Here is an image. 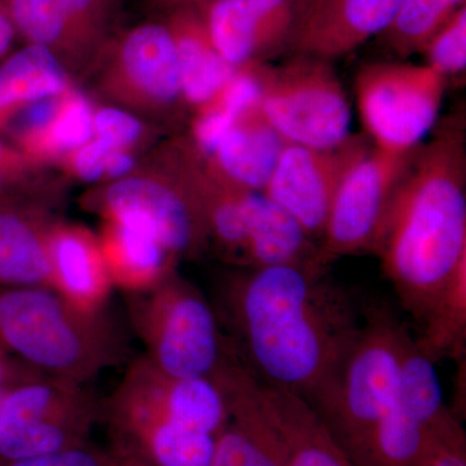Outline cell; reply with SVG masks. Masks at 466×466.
<instances>
[{
	"mask_svg": "<svg viewBox=\"0 0 466 466\" xmlns=\"http://www.w3.org/2000/svg\"><path fill=\"white\" fill-rule=\"evenodd\" d=\"M214 309L229 348L257 381L311 403L363 324L367 303L328 267H232Z\"/></svg>",
	"mask_w": 466,
	"mask_h": 466,
	"instance_id": "1",
	"label": "cell"
},
{
	"mask_svg": "<svg viewBox=\"0 0 466 466\" xmlns=\"http://www.w3.org/2000/svg\"><path fill=\"white\" fill-rule=\"evenodd\" d=\"M433 131L410 156L375 251L419 325L466 262L464 118L450 116Z\"/></svg>",
	"mask_w": 466,
	"mask_h": 466,
	"instance_id": "2",
	"label": "cell"
},
{
	"mask_svg": "<svg viewBox=\"0 0 466 466\" xmlns=\"http://www.w3.org/2000/svg\"><path fill=\"white\" fill-rule=\"evenodd\" d=\"M0 346L43 376L86 385L127 355L124 333L51 288L0 285Z\"/></svg>",
	"mask_w": 466,
	"mask_h": 466,
	"instance_id": "3",
	"label": "cell"
},
{
	"mask_svg": "<svg viewBox=\"0 0 466 466\" xmlns=\"http://www.w3.org/2000/svg\"><path fill=\"white\" fill-rule=\"evenodd\" d=\"M79 205L99 218L127 216L140 220L179 262L200 259L210 250L183 134L159 142L127 177L88 187Z\"/></svg>",
	"mask_w": 466,
	"mask_h": 466,
	"instance_id": "4",
	"label": "cell"
},
{
	"mask_svg": "<svg viewBox=\"0 0 466 466\" xmlns=\"http://www.w3.org/2000/svg\"><path fill=\"white\" fill-rule=\"evenodd\" d=\"M407 325L388 306L367 305L363 324L336 373L309 406L346 452L397 400Z\"/></svg>",
	"mask_w": 466,
	"mask_h": 466,
	"instance_id": "5",
	"label": "cell"
},
{
	"mask_svg": "<svg viewBox=\"0 0 466 466\" xmlns=\"http://www.w3.org/2000/svg\"><path fill=\"white\" fill-rule=\"evenodd\" d=\"M86 79L92 99L128 110L167 134L188 124L173 35L161 16L110 34Z\"/></svg>",
	"mask_w": 466,
	"mask_h": 466,
	"instance_id": "6",
	"label": "cell"
},
{
	"mask_svg": "<svg viewBox=\"0 0 466 466\" xmlns=\"http://www.w3.org/2000/svg\"><path fill=\"white\" fill-rule=\"evenodd\" d=\"M126 306L144 357L168 375L213 380L231 355L213 302L177 271L148 290L126 294Z\"/></svg>",
	"mask_w": 466,
	"mask_h": 466,
	"instance_id": "7",
	"label": "cell"
},
{
	"mask_svg": "<svg viewBox=\"0 0 466 466\" xmlns=\"http://www.w3.org/2000/svg\"><path fill=\"white\" fill-rule=\"evenodd\" d=\"M260 64L259 110L287 144L329 149L351 135V106L334 63L290 54Z\"/></svg>",
	"mask_w": 466,
	"mask_h": 466,
	"instance_id": "8",
	"label": "cell"
},
{
	"mask_svg": "<svg viewBox=\"0 0 466 466\" xmlns=\"http://www.w3.org/2000/svg\"><path fill=\"white\" fill-rule=\"evenodd\" d=\"M447 85L424 63L395 58L364 64L354 78L363 134L389 152L417 148L437 127Z\"/></svg>",
	"mask_w": 466,
	"mask_h": 466,
	"instance_id": "9",
	"label": "cell"
},
{
	"mask_svg": "<svg viewBox=\"0 0 466 466\" xmlns=\"http://www.w3.org/2000/svg\"><path fill=\"white\" fill-rule=\"evenodd\" d=\"M103 403L76 385L42 376L8 389L0 403V459L72 449L90 441Z\"/></svg>",
	"mask_w": 466,
	"mask_h": 466,
	"instance_id": "10",
	"label": "cell"
},
{
	"mask_svg": "<svg viewBox=\"0 0 466 466\" xmlns=\"http://www.w3.org/2000/svg\"><path fill=\"white\" fill-rule=\"evenodd\" d=\"M413 150L389 152L372 146L349 171L320 241L325 266L341 257L375 254Z\"/></svg>",
	"mask_w": 466,
	"mask_h": 466,
	"instance_id": "11",
	"label": "cell"
},
{
	"mask_svg": "<svg viewBox=\"0 0 466 466\" xmlns=\"http://www.w3.org/2000/svg\"><path fill=\"white\" fill-rule=\"evenodd\" d=\"M125 0H0L25 45L50 51L84 81L97 55L115 32Z\"/></svg>",
	"mask_w": 466,
	"mask_h": 466,
	"instance_id": "12",
	"label": "cell"
},
{
	"mask_svg": "<svg viewBox=\"0 0 466 466\" xmlns=\"http://www.w3.org/2000/svg\"><path fill=\"white\" fill-rule=\"evenodd\" d=\"M370 147L364 134H351L329 149L287 144L262 192L320 245L343 179Z\"/></svg>",
	"mask_w": 466,
	"mask_h": 466,
	"instance_id": "13",
	"label": "cell"
},
{
	"mask_svg": "<svg viewBox=\"0 0 466 466\" xmlns=\"http://www.w3.org/2000/svg\"><path fill=\"white\" fill-rule=\"evenodd\" d=\"M306 0H202L193 7L214 47L235 67L289 55Z\"/></svg>",
	"mask_w": 466,
	"mask_h": 466,
	"instance_id": "14",
	"label": "cell"
},
{
	"mask_svg": "<svg viewBox=\"0 0 466 466\" xmlns=\"http://www.w3.org/2000/svg\"><path fill=\"white\" fill-rule=\"evenodd\" d=\"M103 420L115 450L133 466H210L216 438L168 417L112 397L103 403Z\"/></svg>",
	"mask_w": 466,
	"mask_h": 466,
	"instance_id": "15",
	"label": "cell"
},
{
	"mask_svg": "<svg viewBox=\"0 0 466 466\" xmlns=\"http://www.w3.org/2000/svg\"><path fill=\"white\" fill-rule=\"evenodd\" d=\"M213 380L225 394L229 417L217 435L210 466H288L259 382L233 354Z\"/></svg>",
	"mask_w": 466,
	"mask_h": 466,
	"instance_id": "16",
	"label": "cell"
},
{
	"mask_svg": "<svg viewBox=\"0 0 466 466\" xmlns=\"http://www.w3.org/2000/svg\"><path fill=\"white\" fill-rule=\"evenodd\" d=\"M112 395L214 437L228 421L225 394L214 380L168 375L144 355L131 361Z\"/></svg>",
	"mask_w": 466,
	"mask_h": 466,
	"instance_id": "17",
	"label": "cell"
},
{
	"mask_svg": "<svg viewBox=\"0 0 466 466\" xmlns=\"http://www.w3.org/2000/svg\"><path fill=\"white\" fill-rule=\"evenodd\" d=\"M401 0H306L290 54L336 63L379 38Z\"/></svg>",
	"mask_w": 466,
	"mask_h": 466,
	"instance_id": "18",
	"label": "cell"
},
{
	"mask_svg": "<svg viewBox=\"0 0 466 466\" xmlns=\"http://www.w3.org/2000/svg\"><path fill=\"white\" fill-rule=\"evenodd\" d=\"M57 208L38 201H0V285L51 288L50 236Z\"/></svg>",
	"mask_w": 466,
	"mask_h": 466,
	"instance_id": "19",
	"label": "cell"
},
{
	"mask_svg": "<svg viewBox=\"0 0 466 466\" xmlns=\"http://www.w3.org/2000/svg\"><path fill=\"white\" fill-rule=\"evenodd\" d=\"M101 253L113 288L142 293L177 271L179 260L148 226L127 216L100 218Z\"/></svg>",
	"mask_w": 466,
	"mask_h": 466,
	"instance_id": "20",
	"label": "cell"
},
{
	"mask_svg": "<svg viewBox=\"0 0 466 466\" xmlns=\"http://www.w3.org/2000/svg\"><path fill=\"white\" fill-rule=\"evenodd\" d=\"M52 289L86 312L106 311L113 289L97 233L58 218L50 236Z\"/></svg>",
	"mask_w": 466,
	"mask_h": 466,
	"instance_id": "21",
	"label": "cell"
},
{
	"mask_svg": "<svg viewBox=\"0 0 466 466\" xmlns=\"http://www.w3.org/2000/svg\"><path fill=\"white\" fill-rule=\"evenodd\" d=\"M285 146L283 137L260 115L258 106L240 116L208 155L201 156L232 186L262 192Z\"/></svg>",
	"mask_w": 466,
	"mask_h": 466,
	"instance_id": "22",
	"label": "cell"
},
{
	"mask_svg": "<svg viewBox=\"0 0 466 466\" xmlns=\"http://www.w3.org/2000/svg\"><path fill=\"white\" fill-rule=\"evenodd\" d=\"M159 16L173 35L184 100L191 116L225 87L238 67L220 56L193 5L170 8Z\"/></svg>",
	"mask_w": 466,
	"mask_h": 466,
	"instance_id": "23",
	"label": "cell"
},
{
	"mask_svg": "<svg viewBox=\"0 0 466 466\" xmlns=\"http://www.w3.org/2000/svg\"><path fill=\"white\" fill-rule=\"evenodd\" d=\"M247 225V245L238 267H328L321 262L319 242L265 193L248 192Z\"/></svg>",
	"mask_w": 466,
	"mask_h": 466,
	"instance_id": "24",
	"label": "cell"
},
{
	"mask_svg": "<svg viewBox=\"0 0 466 466\" xmlns=\"http://www.w3.org/2000/svg\"><path fill=\"white\" fill-rule=\"evenodd\" d=\"M259 388L288 466H357L308 401L260 382Z\"/></svg>",
	"mask_w": 466,
	"mask_h": 466,
	"instance_id": "25",
	"label": "cell"
},
{
	"mask_svg": "<svg viewBox=\"0 0 466 466\" xmlns=\"http://www.w3.org/2000/svg\"><path fill=\"white\" fill-rule=\"evenodd\" d=\"M78 82L50 51L25 45L0 61V134L27 106L76 87Z\"/></svg>",
	"mask_w": 466,
	"mask_h": 466,
	"instance_id": "26",
	"label": "cell"
},
{
	"mask_svg": "<svg viewBox=\"0 0 466 466\" xmlns=\"http://www.w3.org/2000/svg\"><path fill=\"white\" fill-rule=\"evenodd\" d=\"M428 431L395 400L390 410L348 455L357 466H417L424 453Z\"/></svg>",
	"mask_w": 466,
	"mask_h": 466,
	"instance_id": "27",
	"label": "cell"
},
{
	"mask_svg": "<svg viewBox=\"0 0 466 466\" xmlns=\"http://www.w3.org/2000/svg\"><path fill=\"white\" fill-rule=\"evenodd\" d=\"M92 113L94 99L76 86L67 92L50 125L16 147L36 161L55 168L64 156L91 139Z\"/></svg>",
	"mask_w": 466,
	"mask_h": 466,
	"instance_id": "28",
	"label": "cell"
},
{
	"mask_svg": "<svg viewBox=\"0 0 466 466\" xmlns=\"http://www.w3.org/2000/svg\"><path fill=\"white\" fill-rule=\"evenodd\" d=\"M67 186L55 168L25 155L0 134V201H38L58 210Z\"/></svg>",
	"mask_w": 466,
	"mask_h": 466,
	"instance_id": "29",
	"label": "cell"
},
{
	"mask_svg": "<svg viewBox=\"0 0 466 466\" xmlns=\"http://www.w3.org/2000/svg\"><path fill=\"white\" fill-rule=\"evenodd\" d=\"M421 333L416 337L420 348L435 363L443 358L464 360L466 348V262L462 263L441 299L429 312Z\"/></svg>",
	"mask_w": 466,
	"mask_h": 466,
	"instance_id": "30",
	"label": "cell"
},
{
	"mask_svg": "<svg viewBox=\"0 0 466 466\" xmlns=\"http://www.w3.org/2000/svg\"><path fill=\"white\" fill-rule=\"evenodd\" d=\"M465 5L466 0H401L380 41L397 60H408L421 54L429 39Z\"/></svg>",
	"mask_w": 466,
	"mask_h": 466,
	"instance_id": "31",
	"label": "cell"
},
{
	"mask_svg": "<svg viewBox=\"0 0 466 466\" xmlns=\"http://www.w3.org/2000/svg\"><path fill=\"white\" fill-rule=\"evenodd\" d=\"M397 401L428 429L451 412L444 403L435 361L420 348L410 332L401 355Z\"/></svg>",
	"mask_w": 466,
	"mask_h": 466,
	"instance_id": "32",
	"label": "cell"
},
{
	"mask_svg": "<svg viewBox=\"0 0 466 466\" xmlns=\"http://www.w3.org/2000/svg\"><path fill=\"white\" fill-rule=\"evenodd\" d=\"M165 134L164 128L142 116L94 99L92 137L113 150L148 155Z\"/></svg>",
	"mask_w": 466,
	"mask_h": 466,
	"instance_id": "33",
	"label": "cell"
},
{
	"mask_svg": "<svg viewBox=\"0 0 466 466\" xmlns=\"http://www.w3.org/2000/svg\"><path fill=\"white\" fill-rule=\"evenodd\" d=\"M424 64L446 79H460L466 73V5L429 39L421 54Z\"/></svg>",
	"mask_w": 466,
	"mask_h": 466,
	"instance_id": "34",
	"label": "cell"
},
{
	"mask_svg": "<svg viewBox=\"0 0 466 466\" xmlns=\"http://www.w3.org/2000/svg\"><path fill=\"white\" fill-rule=\"evenodd\" d=\"M417 466H466V435L452 410L429 428L424 453Z\"/></svg>",
	"mask_w": 466,
	"mask_h": 466,
	"instance_id": "35",
	"label": "cell"
},
{
	"mask_svg": "<svg viewBox=\"0 0 466 466\" xmlns=\"http://www.w3.org/2000/svg\"><path fill=\"white\" fill-rule=\"evenodd\" d=\"M0 466H133L112 449H101L92 441L72 449L32 456L3 460Z\"/></svg>",
	"mask_w": 466,
	"mask_h": 466,
	"instance_id": "36",
	"label": "cell"
},
{
	"mask_svg": "<svg viewBox=\"0 0 466 466\" xmlns=\"http://www.w3.org/2000/svg\"><path fill=\"white\" fill-rule=\"evenodd\" d=\"M42 376L38 370L27 366L3 346H0V389L14 388L20 383L32 381V380Z\"/></svg>",
	"mask_w": 466,
	"mask_h": 466,
	"instance_id": "37",
	"label": "cell"
},
{
	"mask_svg": "<svg viewBox=\"0 0 466 466\" xmlns=\"http://www.w3.org/2000/svg\"><path fill=\"white\" fill-rule=\"evenodd\" d=\"M17 38L16 27H15L7 11L0 3V61L11 54L12 47H14Z\"/></svg>",
	"mask_w": 466,
	"mask_h": 466,
	"instance_id": "38",
	"label": "cell"
},
{
	"mask_svg": "<svg viewBox=\"0 0 466 466\" xmlns=\"http://www.w3.org/2000/svg\"><path fill=\"white\" fill-rule=\"evenodd\" d=\"M200 2L202 0H149L150 7L158 11V14L179 5H193Z\"/></svg>",
	"mask_w": 466,
	"mask_h": 466,
	"instance_id": "39",
	"label": "cell"
},
{
	"mask_svg": "<svg viewBox=\"0 0 466 466\" xmlns=\"http://www.w3.org/2000/svg\"><path fill=\"white\" fill-rule=\"evenodd\" d=\"M7 390L8 389H0V403H2L3 397H5V394L7 392Z\"/></svg>",
	"mask_w": 466,
	"mask_h": 466,
	"instance_id": "40",
	"label": "cell"
}]
</instances>
